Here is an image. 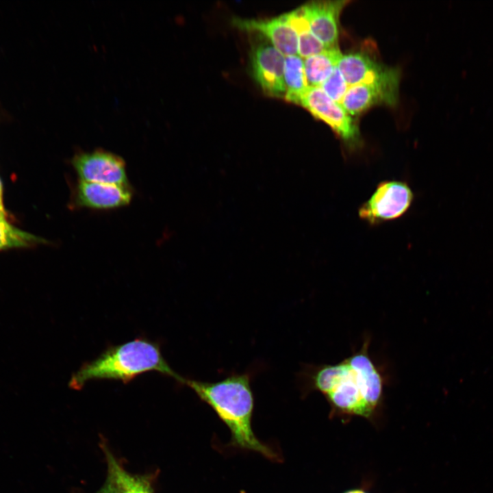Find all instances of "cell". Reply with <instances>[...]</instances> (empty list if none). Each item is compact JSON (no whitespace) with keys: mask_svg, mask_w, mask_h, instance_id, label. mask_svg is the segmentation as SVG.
Instances as JSON below:
<instances>
[{"mask_svg":"<svg viewBox=\"0 0 493 493\" xmlns=\"http://www.w3.org/2000/svg\"><path fill=\"white\" fill-rule=\"evenodd\" d=\"M46 240L10 224L5 217L0 216V251L29 247L45 243Z\"/></svg>","mask_w":493,"mask_h":493,"instance_id":"obj_17","label":"cell"},{"mask_svg":"<svg viewBox=\"0 0 493 493\" xmlns=\"http://www.w3.org/2000/svg\"><path fill=\"white\" fill-rule=\"evenodd\" d=\"M299 104L314 117L327 123L349 149H355L361 144L357 127L351 116L340 103L329 98L320 87L308 86Z\"/></svg>","mask_w":493,"mask_h":493,"instance_id":"obj_5","label":"cell"},{"mask_svg":"<svg viewBox=\"0 0 493 493\" xmlns=\"http://www.w3.org/2000/svg\"><path fill=\"white\" fill-rule=\"evenodd\" d=\"M349 1H316L301 6L312 33L327 49L338 47L339 18Z\"/></svg>","mask_w":493,"mask_h":493,"instance_id":"obj_9","label":"cell"},{"mask_svg":"<svg viewBox=\"0 0 493 493\" xmlns=\"http://www.w3.org/2000/svg\"><path fill=\"white\" fill-rule=\"evenodd\" d=\"M284 81V99L290 103L299 104L301 97L308 88L304 61L299 55L285 56Z\"/></svg>","mask_w":493,"mask_h":493,"instance_id":"obj_16","label":"cell"},{"mask_svg":"<svg viewBox=\"0 0 493 493\" xmlns=\"http://www.w3.org/2000/svg\"><path fill=\"white\" fill-rule=\"evenodd\" d=\"M71 163L80 181L127 185L125 162L113 153L101 149L81 151L73 157Z\"/></svg>","mask_w":493,"mask_h":493,"instance_id":"obj_7","label":"cell"},{"mask_svg":"<svg viewBox=\"0 0 493 493\" xmlns=\"http://www.w3.org/2000/svg\"><path fill=\"white\" fill-rule=\"evenodd\" d=\"M96 493H117V490L112 479L108 476L104 485Z\"/></svg>","mask_w":493,"mask_h":493,"instance_id":"obj_19","label":"cell"},{"mask_svg":"<svg viewBox=\"0 0 493 493\" xmlns=\"http://www.w3.org/2000/svg\"><path fill=\"white\" fill-rule=\"evenodd\" d=\"M234 27L262 34L285 56L298 55V37L283 14L266 19L233 18Z\"/></svg>","mask_w":493,"mask_h":493,"instance_id":"obj_11","label":"cell"},{"mask_svg":"<svg viewBox=\"0 0 493 493\" xmlns=\"http://www.w3.org/2000/svg\"><path fill=\"white\" fill-rule=\"evenodd\" d=\"M413 200V192L406 182L383 181L360 206L358 215L369 225H378L401 217L409 209Z\"/></svg>","mask_w":493,"mask_h":493,"instance_id":"obj_4","label":"cell"},{"mask_svg":"<svg viewBox=\"0 0 493 493\" xmlns=\"http://www.w3.org/2000/svg\"><path fill=\"white\" fill-rule=\"evenodd\" d=\"M369 344L367 338L358 351L336 364L306 366L302 388L320 392L342 412L370 416L381 400L385 379L369 355Z\"/></svg>","mask_w":493,"mask_h":493,"instance_id":"obj_1","label":"cell"},{"mask_svg":"<svg viewBox=\"0 0 493 493\" xmlns=\"http://www.w3.org/2000/svg\"><path fill=\"white\" fill-rule=\"evenodd\" d=\"M0 216L5 217V212L4 210L3 205V197H2V184L0 180Z\"/></svg>","mask_w":493,"mask_h":493,"instance_id":"obj_20","label":"cell"},{"mask_svg":"<svg viewBox=\"0 0 493 493\" xmlns=\"http://www.w3.org/2000/svg\"><path fill=\"white\" fill-rule=\"evenodd\" d=\"M182 384L191 388L215 411L229 428L236 445L270 458L275 457L272 451L261 443L252 431L254 399L249 373L232 374L215 382L184 378Z\"/></svg>","mask_w":493,"mask_h":493,"instance_id":"obj_2","label":"cell"},{"mask_svg":"<svg viewBox=\"0 0 493 493\" xmlns=\"http://www.w3.org/2000/svg\"><path fill=\"white\" fill-rule=\"evenodd\" d=\"M342 53L339 48L326 49L303 60L308 86L318 87L331 75Z\"/></svg>","mask_w":493,"mask_h":493,"instance_id":"obj_14","label":"cell"},{"mask_svg":"<svg viewBox=\"0 0 493 493\" xmlns=\"http://www.w3.org/2000/svg\"><path fill=\"white\" fill-rule=\"evenodd\" d=\"M149 371L170 376L182 383L183 377L177 374L163 357L160 345L144 338L108 347L95 359L84 363L73 373L68 385L80 390L91 380L110 379L127 383Z\"/></svg>","mask_w":493,"mask_h":493,"instance_id":"obj_3","label":"cell"},{"mask_svg":"<svg viewBox=\"0 0 493 493\" xmlns=\"http://www.w3.org/2000/svg\"><path fill=\"white\" fill-rule=\"evenodd\" d=\"M337 66L349 86L373 81L390 68L362 51L342 55Z\"/></svg>","mask_w":493,"mask_h":493,"instance_id":"obj_12","label":"cell"},{"mask_svg":"<svg viewBox=\"0 0 493 493\" xmlns=\"http://www.w3.org/2000/svg\"><path fill=\"white\" fill-rule=\"evenodd\" d=\"M132 192L127 185H114L79 181L73 194L76 206L110 210L129 204Z\"/></svg>","mask_w":493,"mask_h":493,"instance_id":"obj_10","label":"cell"},{"mask_svg":"<svg viewBox=\"0 0 493 493\" xmlns=\"http://www.w3.org/2000/svg\"><path fill=\"white\" fill-rule=\"evenodd\" d=\"M346 493H365V492L363 491H361V490H352V491H349Z\"/></svg>","mask_w":493,"mask_h":493,"instance_id":"obj_21","label":"cell"},{"mask_svg":"<svg viewBox=\"0 0 493 493\" xmlns=\"http://www.w3.org/2000/svg\"><path fill=\"white\" fill-rule=\"evenodd\" d=\"M399 72L390 68L379 78L349 86L340 104L352 116L379 104L394 105L399 99Z\"/></svg>","mask_w":493,"mask_h":493,"instance_id":"obj_6","label":"cell"},{"mask_svg":"<svg viewBox=\"0 0 493 493\" xmlns=\"http://www.w3.org/2000/svg\"><path fill=\"white\" fill-rule=\"evenodd\" d=\"M105 455L108 477L114 483L117 493H153L151 483L146 477L129 473L108 450Z\"/></svg>","mask_w":493,"mask_h":493,"instance_id":"obj_15","label":"cell"},{"mask_svg":"<svg viewBox=\"0 0 493 493\" xmlns=\"http://www.w3.org/2000/svg\"><path fill=\"white\" fill-rule=\"evenodd\" d=\"M253 78L268 95L284 98L285 55L270 43L255 45L251 54Z\"/></svg>","mask_w":493,"mask_h":493,"instance_id":"obj_8","label":"cell"},{"mask_svg":"<svg viewBox=\"0 0 493 493\" xmlns=\"http://www.w3.org/2000/svg\"><path fill=\"white\" fill-rule=\"evenodd\" d=\"M298 37V55L302 58L318 54L327 49L312 33L301 8L283 14Z\"/></svg>","mask_w":493,"mask_h":493,"instance_id":"obj_13","label":"cell"},{"mask_svg":"<svg viewBox=\"0 0 493 493\" xmlns=\"http://www.w3.org/2000/svg\"><path fill=\"white\" fill-rule=\"evenodd\" d=\"M320 87L333 101L340 103L349 86L336 66Z\"/></svg>","mask_w":493,"mask_h":493,"instance_id":"obj_18","label":"cell"}]
</instances>
